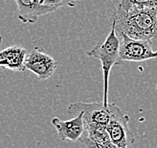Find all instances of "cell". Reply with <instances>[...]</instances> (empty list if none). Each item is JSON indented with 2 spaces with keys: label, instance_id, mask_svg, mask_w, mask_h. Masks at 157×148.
Returning <instances> with one entry per match:
<instances>
[{
  "label": "cell",
  "instance_id": "6da1fadb",
  "mask_svg": "<svg viewBox=\"0 0 157 148\" xmlns=\"http://www.w3.org/2000/svg\"><path fill=\"white\" fill-rule=\"evenodd\" d=\"M111 22L115 24L118 34L146 40L157 37V7L122 9L116 6Z\"/></svg>",
  "mask_w": 157,
  "mask_h": 148
},
{
  "label": "cell",
  "instance_id": "7a4b0ae2",
  "mask_svg": "<svg viewBox=\"0 0 157 148\" xmlns=\"http://www.w3.org/2000/svg\"><path fill=\"white\" fill-rule=\"evenodd\" d=\"M111 30L103 42L97 44L96 46L86 52V55L94 57L101 62V68L103 72V104L106 107L109 105L108 89H109V75L112 67L117 64H121L119 48L120 38L117 36L115 24L111 22Z\"/></svg>",
  "mask_w": 157,
  "mask_h": 148
},
{
  "label": "cell",
  "instance_id": "3957f363",
  "mask_svg": "<svg viewBox=\"0 0 157 148\" xmlns=\"http://www.w3.org/2000/svg\"><path fill=\"white\" fill-rule=\"evenodd\" d=\"M111 108V118L107 124V131L110 139L120 148H127L135 143L134 135L129 129V116L115 103L109 104Z\"/></svg>",
  "mask_w": 157,
  "mask_h": 148
},
{
  "label": "cell",
  "instance_id": "277c9868",
  "mask_svg": "<svg viewBox=\"0 0 157 148\" xmlns=\"http://www.w3.org/2000/svg\"><path fill=\"white\" fill-rule=\"evenodd\" d=\"M120 37L119 54L121 61H145L157 58V50H153L151 40L135 39L126 34H118Z\"/></svg>",
  "mask_w": 157,
  "mask_h": 148
},
{
  "label": "cell",
  "instance_id": "5b68a950",
  "mask_svg": "<svg viewBox=\"0 0 157 148\" xmlns=\"http://www.w3.org/2000/svg\"><path fill=\"white\" fill-rule=\"evenodd\" d=\"M110 104V103H109ZM83 113L85 123H98L107 125L111 118V108L106 106L103 102H74L67 107L68 114H78Z\"/></svg>",
  "mask_w": 157,
  "mask_h": 148
},
{
  "label": "cell",
  "instance_id": "8992f818",
  "mask_svg": "<svg viewBox=\"0 0 157 148\" xmlns=\"http://www.w3.org/2000/svg\"><path fill=\"white\" fill-rule=\"evenodd\" d=\"M57 66L58 63L56 60L38 47L32 49L26 56V69L31 71L42 81L52 77Z\"/></svg>",
  "mask_w": 157,
  "mask_h": 148
},
{
  "label": "cell",
  "instance_id": "52a82bcc",
  "mask_svg": "<svg viewBox=\"0 0 157 148\" xmlns=\"http://www.w3.org/2000/svg\"><path fill=\"white\" fill-rule=\"evenodd\" d=\"M17 5V17L24 24H34L42 15L52 13L56 7L42 4L40 0H15Z\"/></svg>",
  "mask_w": 157,
  "mask_h": 148
},
{
  "label": "cell",
  "instance_id": "ba28073f",
  "mask_svg": "<svg viewBox=\"0 0 157 148\" xmlns=\"http://www.w3.org/2000/svg\"><path fill=\"white\" fill-rule=\"evenodd\" d=\"M51 124L56 129L59 138L63 141L80 140L85 130V122H84L82 112H79L75 115V117L69 120H61L58 117H53L51 119Z\"/></svg>",
  "mask_w": 157,
  "mask_h": 148
},
{
  "label": "cell",
  "instance_id": "9c48e42d",
  "mask_svg": "<svg viewBox=\"0 0 157 148\" xmlns=\"http://www.w3.org/2000/svg\"><path fill=\"white\" fill-rule=\"evenodd\" d=\"M27 50L21 45H11L0 50V60L3 62V67L6 69L24 72L26 70L25 60Z\"/></svg>",
  "mask_w": 157,
  "mask_h": 148
},
{
  "label": "cell",
  "instance_id": "30bf717a",
  "mask_svg": "<svg viewBox=\"0 0 157 148\" xmlns=\"http://www.w3.org/2000/svg\"><path fill=\"white\" fill-rule=\"evenodd\" d=\"M122 9L157 7V0H117V5Z\"/></svg>",
  "mask_w": 157,
  "mask_h": 148
},
{
  "label": "cell",
  "instance_id": "8fae6325",
  "mask_svg": "<svg viewBox=\"0 0 157 148\" xmlns=\"http://www.w3.org/2000/svg\"><path fill=\"white\" fill-rule=\"evenodd\" d=\"M40 1H41L42 4L56 7L57 9H59L63 6L74 7L76 4H77L74 0H40Z\"/></svg>",
  "mask_w": 157,
  "mask_h": 148
},
{
  "label": "cell",
  "instance_id": "7c38bea8",
  "mask_svg": "<svg viewBox=\"0 0 157 148\" xmlns=\"http://www.w3.org/2000/svg\"><path fill=\"white\" fill-rule=\"evenodd\" d=\"M80 142L85 146V148H99V146L96 143H95L94 141H92L91 139H89L88 137L80 138Z\"/></svg>",
  "mask_w": 157,
  "mask_h": 148
},
{
  "label": "cell",
  "instance_id": "4fadbf2b",
  "mask_svg": "<svg viewBox=\"0 0 157 148\" xmlns=\"http://www.w3.org/2000/svg\"><path fill=\"white\" fill-rule=\"evenodd\" d=\"M2 40H3V38H2V35H1V33H0V50H1V45H2Z\"/></svg>",
  "mask_w": 157,
  "mask_h": 148
},
{
  "label": "cell",
  "instance_id": "5bb4252c",
  "mask_svg": "<svg viewBox=\"0 0 157 148\" xmlns=\"http://www.w3.org/2000/svg\"><path fill=\"white\" fill-rule=\"evenodd\" d=\"M0 66H1V67H3V62L1 61V60H0Z\"/></svg>",
  "mask_w": 157,
  "mask_h": 148
},
{
  "label": "cell",
  "instance_id": "9a60e30c",
  "mask_svg": "<svg viewBox=\"0 0 157 148\" xmlns=\"http://www.w3.org/2000/svg\"><path fill=\"white\" fill-rule=\"evenodd\" d=\"M74 1H75V2H76V3H78V2H79V1H80V0H74Z\"/></svg>",
  "mask_w": 157,
  "mask_h": 148
},
{
  "label": "cell",
  "instance_id": "2e32d148",
  "mask_svg": "<svg viewBox=\"0 0 157 148\" xmlns=\"http://www.w3.org/2000/svg\"><path fill=\"white\" fill-rule=\"evenodd\" d=\"M156 89H157V84H156Z\"/></svg>",
  "mask_w": 157,
  "mask_h": 148
}]
</instances>
